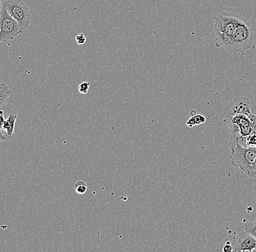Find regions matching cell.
<instances>
[{
  "label": "cell",
  "mask_w": 256,
  "mask_h": 252,
  "mask_svg": "<svg viewBox=\"0 0 256 252\" xmlns=\"http://www.w3.org/2000/svg\"><path fill=\"white\" fill-rule=\"evenodd\" d=\"M241 15L236 12H222L215 17L214 31L216 46L228 52L235 28L239 23Z\"/></svg>",
  "instance_id": "obj_1"
},
{
  "label": "cell",
  "mask_w": 256,
  "mask_h": 252,
  "mask_svg": "<svg viewBox=\"0 0 256 252\" xmlns=\"http://www.w3.org/2000/svg\"><path fill=\"white\" fill-rule=\"evenodd\" d=\"M255 47L252 25L247 19L241 17L234 32L228 52L244 55L248 50Z\"/></svg>",
  "instance_id": "obj_2"
},
{
  "label": "cell",
  "mask_w": 256,
  "mask_h": 252,
  "mask_svg": "<svg viewBox=\"0 0 256 252\" xmlns=\"http://www.w3.org/2000/svg\"><path fill=\"white\" fill-rule=\"evenodd\" d=\"M232 165L244 172L248 177L256 172V148L244 147L238 143L231 150L230 156Z\"/></svg>",
  "instance_id": "obj_3"
},
{
  "label": "cell",
  "mask_w": 256,
  "mask_h": 252,
  "mask_svg": "<svg viewBox=\"0 0 256 252\" xmlns=\"http://www.w3.org/2000/svg\"><path fill=\"white\" fill-rule=\"evenodd\" d=\"M8 13L19 23L25 31L31 23V11L22 0H6L3 3Z\"/></svg>",
  "instance_id": "obj_4"
},
{
  "label": "cell",
  "mask_w": 256,
  "mask_h": 252,
  "mask_svg": "<svg viewBox=\"0 0 256 252\" xmlns=\"http://www.w3.org/2000/svg\"><path fill=\"white\" fill-rule=\"evenodd\" d=\"M25 32L17 21L10 15L6 7L0 12V42L12 40Z\"/></svg>",
  "instance_id": "obj_5"
},
{
  "label": "cell",
  "mask_w": 256,
  "mask_h": 252,
  "mask_svg": "<svg viewBox=\"0 0 256 252\" xmlns=\"http://www.w3.org/2000/svg\"><path fill=\"white\" fill-rule=\"evenodd\" d=\"M225 116H232L238 114L250 116L251 114L250 102L247 97H239L232 100L224 110Z\"/></svg>",
  "instance_id": "obj_6"
},
{
  "label": "cell",
  "mask_w": 256,
  "mask_h": 252,
  "mask_svg": "<svg viewBox=\"0 0 256 252\" xmlns=\"http://www.w3.org/2000/svg\"><path fill=\"white\" fill-rule=\"evenodd\" d=\"M233 252H256V238L246 231L241 233L236 239Z\"/></svg>",
  "instance_id": "obj_7"
},
{
  "label": "cell",
  "mask_w": 256,
  "mask_h": 252,
  "mask_svg": "<svg viewBox=\"0 0 256 252\" xmlns=\"http://www.w3.org/2000/svg\"><path fill=\"white\" fill-rule=\"evenodd\" d=\"M18 116L15 111H10L7 119H6L2 131L6 132V136L8 140H11L14 137V130H15V124Z\"/></svg>",
  "instance_id": "obj_8"
},
{
  "label": "cell",
  "mask_w": 256,
  "mask_h": 252,
  "mask_svg": "<svg viewBox=\"0 0 256 252\" xmlns=\"http://www.w3.org/2000/svg\"><path fill=\"white\" fill-rule=\"evenodd\" d=\"M11 95V90L6 83H0V111L6 106Z\"/></svg>",
  "instance_id": "obj_9"
},
{
  "label": "cell",
  "mask_w": 256,
  "mask_h": 252,
  "mask_svg": "<svg viewBox=\"0 0 256 252\" xmlns=\"http://www.w3.org/2000/svg\"><path fill=\"white\" fill-rule=\"evenodd\" d=\"M206 122V118L202 115L194 114L192 115L191 117L186 122V125L190 127H193L194 126L200 125L204 124Z\"/></svg>",
  "instance_id": "obj_10"
},
{
  "label": "cell",
  "mask_w": 256,
  "mask_h": 252,
  "mask_svg": "<svg viewBox=\"0 0 256 252\" xmlns=\"http://www.w3.org/2000/svg\"><path fill=\"white\" fill-rule=\"evenodd\" d=\"M242 228L248 234H250V235L256 238V221L244 223L243 224Z\"/></svg>",
  "instance_id": "obj_11"
},
{
  "label": "cell",
  "mask_w": 256,
  "mask_h": 252,
  "mask_svg": "<svg viewBox=\"0 0 256 252\" xmlns=\"http://www.w3.org/2000/svg\"><path fill=\"white\" fill-rule=\"evenodd\" d=\"M74 189L76 192L80 195H83L88 191L87 183L83 180H79L74 185Z\"/></svg>",
  "instance_id": "obj_12"
},
{
  "label": "cell",
  "mask_w": 256,
  "mask_h": 252,
  "mask_svg": "<svg viewBox=\"0 0 256 252\" xmlns=\"http://www.w3.org/2000/svg\"><path fill=\"white\" fill-rule=\"evenodd\" d=\"M90 87V82H88V81H83V82L80 84L78 90H79L80 93L86 95V94L88 93V91H89Z\"/></svg>",
  "instance_id": "obj_13"
},
{
  "label": "cell",
  "mask_w": 256,
  "mask_h": 252,
  "mask_svg": "<svg viewBox=\"0 0 256 252\" xmlns=\"http://www.w3.org/2000/svg\"><path fill=\"white\" fill-rule=\"evenodd\" d=\"M246 146L255 147L256 148V134L250 135L246 138Z\"/></svg>",
  "instance_id": "obj_14"
},
{
  "label": "cell",
  "mask_w": 256,
  "mask_h": 252,
  "mask_svg": "<svg viewBox=\"0 0 256 252\" xmlns=\"http://www.w3.org/2000/svg\"><path fill=\"white\" fill-rule=\"evenodd\" d=\"M76 41L78 44H84L86 41V37L83 33H80L76 36Z\"/></svg>",
  "instance_id": "obj_15"
},
{
  "label": "cell",
  "mask_w": 256,
  "mask_h": 252,
  "mask_svg": "<svg viewBox=\"0 0 256 252\" xmlns=\"http://www.w3.org/2000/svg\"><path fill=\"white\" fill-rule=\"evenodd\" d=\"M233 250L234 247H232L231 242H228H228H226L225 245H224L223 251L224 252H233Z\"/></svg>",
  "instance_id": "obj_16"
},
{
  "label": "cell",
  "mask_w": 256,
  "mask_h": 252,
  "mask_svg": "<svg viewBox=\"0 0 256 252\" xmlns=\"http://www.w3.org/2000/svg\"><path fill=\"white\" fill-rule=\"evenodd\" d=\"M4 122H6V119H4V111L1 110L0 111V130H2Z\"/></svg>",
  "instance_id": "obj_17"
},
{
  "label": "cell",
  "mask_w": 256,
  "mask_h": 252,
  "mask_svg": "<svg viewBox=\"0 0 256 252\" xmlns=\"http://www.w3.org/2000/svg\"><path fill=\"white\" fill-rule=\"evenodd\" d=\"M8 140L6 134L3 133L2 130H0V142L6 141Z\"/></svg>",
  "instance_id": "obj_18"
},
{
  "label": "cell",
  "mask_w": 256,
  "mask_h": 252,
  "mask_svg": "<svg viewBox=\"0 0 256 252\" xmlns=\"http://www.w3.org/2000/svg\"><path fill=\"white\" fill-rule=\"evenodd\" d=\"M248 178H250V180H251V181L252 182V183H255L256 185V172L254 174V175H251V176L248 177Z\"/></svg>",
  "instance_id": "obj_19"
},
{
  "label": "cell",
  "mask_w": 256,
  "mask_h": 252,
  "mask_svg": "<svg viewBox=\"0 0 256 252\" xmlns=\"http://www.w3.org/2000/svg\"><path fill=\"white\" fill-rule=\"evenodd\" d=\"M3 4L2 3V0H0V12H1Z\"/></svg>",
  "instance_id": "obj_20"
},
{
  "label": "cell",
  "mask_w": 256,
  "mask_h": 252,
  "mask_svg": "<svg viewBox=\"0 0 256 252\" xmlns=\"http://www.w3.org/2000/svg\"></svg>",
  "instance_id": "obj_21"
}]
</instances>
